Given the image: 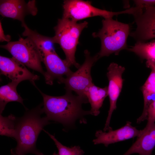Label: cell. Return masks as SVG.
Returning <instances> with one entry per match:
<instances>
[{
  "label": "cell",
  "mask_w": 155,
  "mask_h": 155,
  "mask_svg": "<svg viewBox=\"0 0 155 155\" xmlns=\"http://www.w3.org/2000/svg\"><path fill=\"white\" fill-rule=\"evenodd\" d=\"M36 155H44L43 153L41 152L40 151L38 152ZM52 155H58L56 153V152L55 151L53 153Z\"/></svg>",
  "instance_id": "cell-25"
},
{
  "label": "cell",
  "mask_w": 155,
  "mask_h": 155,
  "mask_svg": "<svg viewBox=\"0 0 155 155\" xmlns=\"http://www.w3.org/2000/svg\"><path fill=\"white\" fill-rule=\"evenodd\" d=\"M19 84L11 82L0 88V114H1L7 104L11 102H17L24 106V99L18 93L16 88Z\"/></svg>",
  "instance_id": "cell-18"
},
{
  "label": "cell",
  "mask_w": 155,
  "mask_h": 155,
  "mask_svg": "<svg viewBox=\"0 0 155 155\" xmlns=\"http://www.w3.org/2000/svg\"><path fill=\"white\" fill-rule=\"evenodd\" d=\"M43 130L46 133L55 143L58 150V155H83L84 152L78 146H74L71 147L63 145L55 137V135H51L44 129Z\"/></svg>",
  "instance_id": "cell-21"
},
{
  "label": "cell",
  "mask_w": 155,
  "mask_h": 155,
  "mask_svg": "<svg viewBox=\"0 0 155 155\" xmlns=\"http://www.w3.org/2000/svg\"><path fill=\"white\" fill-rule=\"evenodd\" d=\"M42 62L46 69L44 76L48 84L52 85L56 79L61 84L64 76L67 77L73 72L66 60L61 59L55 51L45 52L42 54Z\"/></svg>",
  "instance_id": "cell-10"
},
{
  "label": "cell",
  "mask_w": 155,
  "mask_h": 155,
  "mask_svg": "<svg viewBox=\"0 0 155 155\" xmlns=\"http://www.w3.org/2000/svg\"><path fill=\"white\" fill-rule=\"evenodd\" d=\"M147 123L146 124L150 125L155 122V100L149 106L147 111Z\"/></svg>",
  "instance_id": "cell-22"
},
{
  "label": "cell",
  "mask_w": 155,
  "mask_h": 155,
  "mask_svg": "<svg viewBox=\"0 0 155 155\" xmlns=\"http://www.w3.org/2000/svg\"><path fill=\"white\" fill-rule=\"evenodd\" d=\"M62 18L76 22L86 18L96 16L104 19L112 18L114 16L122 14H132L134 11L133 7L118 12L102 10L93 6L88 1L80 0H65L63 5Z\"/></svg>",
  "instance_id": "cell-6"
},
{
  "label": "cell",
  "mask_w": 155,
  "mask_h": 155,
  "mask_svg": "<svg viewBox=\"0 0 155 155\" xmlns=\"http://www.w3.org/2000/svg\"><path fill=\"white\" fill-rule=\"evenodd\" d=\"M11 36L9 35H5L2 28L1 22H0V41L1 42H10Z\"/></svg>",
  "instance_id": "cell-24"
},
{
  "label": "cell",
  "mask_w": 155,
  "mask_h": 155,
  "mask_svg": "<svg viewBox=\"0 0 155 155\" xmlns=\"http://www.w3.org/2000/svg\"><path fill=\"white\" fill-rule=\"evenodd\" d=\"M142 130L137 129L133 126L131 123L127 121L126 124L115 130L113 129L106 131L101 130L95 133L96 138L93 140L94 144H104L106 147L109 145L138 137L141 134Z\"/></svg>",
  "instance_id": "cell-13"
},
{
  "label": "cell",
  "mask_w": 155,
  "mask_h": 155,
  "mask_svg": "<svg viewBox=\"0 0 155 155\" xmlns=\"http://www.w3.org/2000/svg\"><path fill=\"white\" fill-rule=\"evenodd\" d=\"M88 24L86 21L78 23L62 18L58 20L57 24L54 28L55 35L52 37L54 43L60 45L65 55V59L70 65L74 66L78 69L80 65L75 60L76 48L80 34Z\"/></svg>",
  "instance_id": "cell-4"
},
{
  "label": "cell",
  "mask_w": 155,
  "mask_h": 155,
  "mask_svg": "<svg viewBox=\"0 0 155 155\" xmlns=\"http://www.w3.org/2000/svg\"><path fill=\"white\" fill-rule=\"evenodd\" d=\"M134 1L136 6L140 8L155 5V0H138Z\"/></svg>",
  "instance_id": "cell-23"
},
{
  "label": "cell",
  "mask_w": 155,
  "mask_h": 155,
  "mask_svg": "<svg viewBox=\"0 0 155 155\" xmlns=\"http://www.w3.org/2000/svg\"><path fill=\"white\" fill-rule=\"evenodd\" d=\"M137 7L133 15L137 27L129 35L136 42H146L155 38V6Z\"/></svg>",
  "instance_id": "cell-8"
},
{
  "label": "cell",
  "mask_w": 155,
  "mask_h": 155,
  "mask_svg": "<svg viewBox=\"0 0 155 155\" xmlns=\"http://www.w3.org/2000/svg\"><path fill=\"white\" fill-rule=\"evenodd\" d=\"M106 75L109 84L108 86V96L110 107L104 127V131L111 130L110 126L111 118L114 111L117 108V102L121 92L123 82V73L125 70L124 67L115 63H110L107 68Z\"/></svg>",
  "instance_id": "cell-9"
},
{
  "label": "cell",
  "mask_w": 155,
  "mask_h": 155,
  "mask_svg": "<svg viewBox=\"0 0 155 155\" xmlns=\"http://www.w3.org/2000/svg\"><path fill=\"white\" fill-rule=\"evenodd\" d=\"M17 117L11 114L7 117L0 114V135L15 139Z\"/></svg>",
  "instance_id": "cell-20"
},
{
  "label": "cell",
  "mask_w": 155,
  "mask_h": 155,
  "mask_svg": "<svg viewBox=\"0 0 155 155\" xmlns=\"http://www.w3.org/2000/svg\"><path fill=\"white\" fill-rule=\"evenodd\" d=\"M146 65L147 67L151 69V72L141 87L144 100V106L142 115L137 120L138 124L147 120L148 108L155 100V60H147Z\"/></svg>",
  "instance_id": "cell-15"
},
{
  "label": "cell",
  "mask_w": 155,
  "mask_h": 155,
  "mask_svg": "<svg viewBox=\"0 0 155 155\" xmlns=\"http://www.w3.org/2000/svg\"><path fill=\"white\" fill-rule=\"evenodd\" d=\"M85 95L91 105V115L97 116L100 113L104 99L108 96V86L100 88L93 83L88 88Z\"/></svg>",
  "instance_id": "cell-16"
},
{
  "label": "cell",
  "mask_w": 155,
  "mask_h": 155,
  "mask_svg": "<svg viewBox=\"0 0 155 155\" xmlns=\"http://www.w3.org/2000/svg\"><path fill=\"white\" fill-rule=\"evenodd\" d=\"M0 47L8 51L12 57L28 67L39 72L44 76L42 66V57L36 45L29 38H20L16 41L1 45Z\"/></svg>",
  "instance_id": "cell-5"
},
{
  "label": "cell",
  "mask_w": 155,
  "mask_h": 155,
  "mask_svg": "<svg viewBox=\"0 0 155 155\" xmlns=\"http://www.w3.org/2000/svg\"><path fill=\"white\" fill-rule=\"evenodd\" d=\"M85 60L75 72L64 78L61 84H64L66 91H73L77 95L86 96L85 93L93 83L91 75V69L94 64L99 59L97 54L93 56L90 55L87 50L84 52Z\"/></svg>",
  "instance_id": "cell-7"
},
{
  "label": "cell",
  "mask_w": 155,
  "mask_h": 155,
  "mask_svg": "<svg viewBox=\"0 0 155 155\" xmlns=\"http://www.w3.org/2000/svg\"><path fill=\"white\" fill-rule=\"evenodd\" d=\"M37 88L43 99V110L50 121L63 125L64 129L72 127L78 119L82 123H86L85 116L91 114L90 111H84L83 104L89 102L86 96L73 94L71 91H66L65 94L60 96L49 95Z\"/></svg>",
  "instance_id": "cell-1"
},
{
  "label": "cell",
  "mask_w": 155,
  "mask_h": 155,
  "mask_svg": "<svg viewBox=\"0 0 155 155\" xmlns=\"http://www.w3.org/2000/svg\"><path fill=\"white\" fill-rule=\"evenodd\" d=\"M102 23L101 29L92 34L94 37H98L101 40L100 50L97 54L99 59L112 54L118 55L121 50L126 49L127 38L130 34L128 24L112 18L104 19Z\"/></svg>",
  "instance_id": "cell-3"
},
{
  "label": "cell",
  "mask_w": 155,
  "mask_h": 155,
  "mask_svg": "<svg viewBox=\"0 0 155 155\" xmlns=\"http://www.w3.org/2000/svg\"><path fill=\"white\" fill-rule=\"evenodd\" d=\"M38 9L35 0L26 3L23 0H1L0 14L3 17L25 22L24 18L28 15L36 16Z\"/></svg>",
  "instance_id": "cell-12"
},
{
  "label": "cell",
  "mask_w": 155,
  "mask_h": 155,
  "mask_svg": "<svg viewBox=\"0 0 155 155\" xmlns=\"http://www.w3.org/2000/svg\"><path fill=\"white\" fill-rule=\"evenodd\" d=\"M136 141L122 155H152L155 147V123L146 124Z\"/></svg>",
  "instance_id": "cell-14"
},
{
  "label": "cell",
  "mask_w": 155,
  "mask_h": 155,
  "mask_svg": "<svg viewBox=\"0 0 155 155\" xmlns=\"http://www.w3.org/2000/svg\"><path fill=\"white\" fill-rule=\"evenodd\" d=\"M128 50L142 59L155 60V40L149 42H136Z\"/></svg>",
  "instance_id": "cell-19"
},
{
  "label": "cell",
  "mask_w": 155,
  "mask_h": 155,
  "mask_svg": "<svg viewBox=\"0 0 155 155\" xmlns=\"http://www.w3.org/2000/svg\"><path fill=\"white\" fill-rule=\"evenodd\" d=\"M22 25L24 28L22 33L23 36L29 38L33 42L40 50L41 56L45 52L55 51L52 37L42 35L32 30L25 22L22 23Z\"/></svg>",
  "instance_id": "cell-17"
},
{
  "label": "cell",
  "mask_w": 155,
  "mask_h": 155,
  "mask_svg": "<svg viewBox=\"0 0 155 155\" xmlns=\"http://www.w3.org/2000/svg\"><path fill=\"white\" fill-rule=\"evenodd\" d=\"M1 74L9 78L11 82L19 84L25 80L30 81L34 86L39 77L29 71L23 63L12 57L0 56Z\"/></svg>",
  "instance_id": "cell-11"
},
{
  "label": "cell",
  "mask_w": 155,
  "mask_h": 155,
  "mask_svg": "<svg viewBox=\"0 0 155 155\" xmlns=\"http://www.w3.org/2000/svg\"><path fill=\"white\" fill-rule=\"evenodd\" d=\"M43 104L36 107L27 110L21 117H17L16 135L15 139L17 145L11 150V155H26L36 154L40 151L36 147L38 135L44 127L50 122L44 113Z\"/></svg>",
  "instance_id": "cell-2"
}]
</instances>
